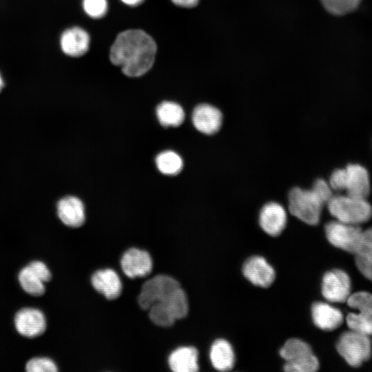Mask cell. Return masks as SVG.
<instances>
[{"mask_svg":"<svg viewBox=\"0 0 372 372\" xmlns=\"http://www.w3.org/2000/svg\"><path fill=\"white\" fill-rule=\"evenodd\" d=\"M154 40L141 30H127L119 33L110 48L112 63L131 77L145 74L152 66L156 52Z\"/></svg>","mask_w":372,"mask_h":372,"instance_id":"1","label":"cell"},{"mask_svg":"<svg viewBox=\"0 0 372 372\" xmlns=\"http://www.w3.org/2000/svg\"><path fill=\"white\" fill-rule=\"evenodd\" d=\"M330 214L336 220L359 225L372 216V207L366 200L348 194L333 195L327 203Z\"/></svg>","mask_w":372,"mask_h":372,"instance_id":"2","label":"cell"},{"mask_svg":"<svg viewBox=\"0 0 372 372\" xmlns=\"http://www.w3.org/2000/svg\"><path fill=\"white\" fill-rule=\"evenodd\" d=\"M288 201L291 214L310 225L319 223L325 204L311 189L293 188L289 192Z\"/></svg>","mask_w":372,"mask_h":372,"instance_id":"3","label":"cell"},{"mask_svg":"<svg viewBox=\"0 0 372 372\" xmlns=\"http://www.w3.org/2000/svg\"><path fill=\"white\" fill-rule=\"evenodd\" d=\"M285 360L284 370L287 372H314L319 368L318 358L311 347L298 338L288 340L280 350Z\"/></svg>","mask_w":372,"mask_h":372,"instance_id":"4","label":"cell"},{"mask_svg":"<svg viewBox=\"0 0 372 372\" xmlns=\"http://www.w3.org/2000/svg\"><path fill=\"white\" fill-rule=\"evenodd\" d=\"M337 350L351 366H360L371 354V342L369 335L351 330L339 338Z\"/></svg>","mask_w":372,"mask_h":372,"instance_id":"5","label":"cell"},{"mask_svg":"<svg viewBox=\"0 0 372 372\" xmlns=\"http://www.w3.org/2000/svg\"><path fill=\"white\" fill-rule=\"evenodd\" d=\"M324 229L329 242L347 252L355 254L364 245V231L359 225L335 220L327 223Z\"/></svg>","mask_w":372,"mask_h":372,"instance_id":"6","label":"cell"},{"mask_svg":"<svg viewBox=\"0 0 372 372\" xmlns=\"http://www.w3.org/2000/svg\"><path fill=\"white\" fill-rule=\"evenodd\" d=\"M347 302L351 308L359 311L347 315L346 320L349 329L372 335V294L366 291L356 292L351 294Z\"/></svg>","mask_w":372,"mask_h":372,"instance_id":"7","label":"cell"},{"mask_svg":"<svg viewBox=\"0 0 372 372\" xmlns=\"http://www.w3.org/2000/svg\"><path fill=\"white\" fill-rule=\"evenodd\" d=\"M180 287L174 278L164 274L156 275L145 281L141 289L138 302L141 309L148 310L154 303L169 296Z\"/></svg>","mask_w":372,"mask_h":372,"instance_id":"8","label":"cell"},{"mask_svg":"<svg viewBox=\"0 0 372 372\" xmlns=\"http://www.w3.org/2000/svg\"><path fill=\"white\" fill-rule=\"evenodd\" d=\"M322 293L329 302H346L351 295V280L347 273L340 269L327 272L322 279Z\"/></svg>","mask_w":372,"mask_h":372,"instance_id":"9","label":"cell"},{"mask_svg":"<svg viewBox=\"0 0 372 372\" xmlns=\"http://www.w3.org/2000/svg\"><path fill=\"white\" fill-rule=\"evenodd\" d=\"M121 265L123 273L130 278L145 277L153 267L149 254L138 248H130L123 255Z\"/></svg>","mask_w":372,"mask_h":372,"instance_id":"10","label":"cell"},{"mask_svg":"<svg viewBox=\"0 0 372 372\" xmlns=\"http://www.w3.org/2000/svg\"><path fill=\"white\" fill-rule=\"evenodd\" d=\"M17 331L21 335L34 338L41 335L46 328V320L41 311L35 308H23L14 317Z\"/></svg>","mask_w":372,"mask_h":372,"instance_id":"11","label":"cell"},{"mask_svg":"<svg viewBox=\"0 0 372 372\" xmlns=\"http://www.w3.org/2000/svg\"><path fill=\"white\" fill-rule=\"evenodd\" d=\"M287 222V211L280 203L269 202L261 208L259 224L267 234L272 236L280 235L285 229Z\"/></svg>","mask_w":372,"mask_h":372,"instance_id":"12","label":"cell"},{"mask_svg":"<svg viewBox=\"0 0 372 372\" xmlns=\"http://www.w3.org/2000/svg\"><path fill=\"white\" fill-rule=\"evenodd\" d=\"M223 114L219 109L209 104L203 103L197 105L192 113V123L200 132L212 135L221 127Z\"/></svg>","mask_w":372,"mask_h":372,"instance_id":"13","label":"cell"},{"mask_svg":"<svg viewBox=\"0 0 372 372\" xmlns=\"http://www.w3.org/2000/svg\"><path fill=\"white\" fill-rule=\"evenodd\" d=\"M242 272L253 285L261 287H269L275 279L274 269L262 256L248 258L243 265Z\"/></svg>","mask_w":372,"mask_h":372,"instance_id":"14","label":"cell"},{"mask_svg":"<svg viewBox=\"0 0 372 372\" xmlns=\"http://www.w3.org/2000/svg\"><path fill=\"white\" fill-rule=\"evenodd\" d=\"M346 183L344 192L351 196L366 198L371 185L369 172L360 164H349L345 168Z\"/></svg>","mask_w":372,"mask_h":372,"instance_id":"15","label":"cell"},{"mask_svg":"<svg viewBox=\"0 0 372 372\" xmlns=\"http://www.w3.org/2000/svg\"><path fill=\"white\" fill-rule=\"evenodd\" d=\"M94 289L109 300L117 298L122 291V282L117 273L112 269L95 271L91 277Z\"/></svg>","mask_w":372,"mask_h":372,"instance_id":"16","label":"cell"},{"mask_svg":"<svg viewBox=\"0 0 372 372\" xmlns=\"http://www.w3.org/2000/svg\"><path fill=\"white\" fill-rule=\"evenodd\" d=\"M89 44V34L79 27L65 30L60 38L62 51L70 56L76 57L83 55L88 50Z\"/></svg>","mask_w":372,"mask_h":372,"instance_id":"17","label":"cell"},{"mask_svg":"<svg viewBox=\"0 0 372 372\" xmlns=\"http://www.w3.org/2000/svg\"><path fill=\"white\" fill-rule=\"evenodd\" d=\"M57 214L61 222L68 227H79L85 222L84 205L75 196L61 198L57 204Z\"/></svg>","mask_w":372,"mask_h":372,"instance_id":"18","label":"cell"},{"mask_svg":"<svg viewBox=\"0 0 372 372\" xmlns=\"http://www.w3.org/2000/svg\"><path fill=\"white\" fill-rule=\"evenodd\" d=\"M311 314L316 326L324 331L334 330L343 322V315L340 310L325 302L314 303Z\"/></svg>","mask_w":372,"mask_h":372,"instance_id":"19","label":"cell"},{"mask_svg":"<svg viewBox=\"0 0 372 372\" xmlns=\"http://www.w3.org/2000/svg\"><path fill=\"white\" fill-rule=\"evenodd\" d=\"M198 353L193 347H181L169 356L168 364L174 372H196L198 370Z\"/></svg>","mask_w":372,"mask_h":372,"instance_id":"20","label":"cell"},{"mask_svg":"<svg viewBox=\"0 0 372 372\" xmlns=\"http://www.w3.org/2000/svg\"><path fill=\"white\" fill-rule=\"evenodd\" d=\"M210 360L216 369L221 371L231 370L235 362L232 347L225 340H216L211 347Z\"/></svg>","mask_w":372,"mask_h":372,"instance_id":"21","label":"cell"},{"mask_svg":"<svg viewBox=\"0 0 372 372\" xmlns=\"http://www.w3.org/2000/svg\"><path fill=\"white\" fill-rule=\"evenodd\" d=\"M156 115L160 123L164 127H177L185 119L183 107L172 101H163L156 107Z\"/></svg>","mask_w":372,"mask_h":372,"instance_id":"22","label":"cell"},{"mask_svg":"<svg viewBox=\"0 0 372 372\" xmlns=\"http://www.w3.org/2000/svg\"><path fill=\"white\" fill-rule=\"evenodd\" d=\"M156 164L158 170L165 175L178 174L183 166L181 157L170 150L158 154L156 158Z\"/></svg>","mask_w":372,"mask_h":372,"instance_id":"23","label":"cell"},{"mask_svg":"<svg viewBox=\"0 0 372 372\" xmlns=\"http://www.w3.org/2000/svg\"><path fill=\"white\" fill-rule=\"evenodd\" d=\"M18 279L21 287L27 293L33 296H40L45 293L44 282L28 265L19 271Z\"/></svg>","mask_w":372,"mask_h":372,"instance_id":"24","label":"cell"},{"mask_svg":"<svg viewBox=\"0 0 372 372\" xmlns=\"http://www.w3.org/2000/svg\"><path fill=\"white\" fill-rule=\"evenodd\" d=\"M320 1L329 12L342 15L355 10L361 0H320Z\"/></svg>","mask_w":372,"mask_h":372,"instance_id":"25","label":"cell"},{"mask_svg":"<svg viewBox=\"0 0 372 372\" xmlns=\"http://www.w3.org/2000/svg\"><path fill=\"white\" fill-rule=\"evenodd\" d=\"M355 256L359 271L365 278L372 281V249L364 245Z\"/></svg>","mask_w":372,"mask_h":372,"instance_id":"26","label":"cell"},{"mask_svg":"<svg viewBox=\"0 0 372 372\" xmlns=\"http://www.w3.org/2000/svg\"><path fill=\"white\" fill-rule=\"evenodd\" d=\"M25 370L28 372H56L58 369L50 358H34L27 362Z\"/></svg>","mask_w":372,"mask_h":372,"instance_id":"27","label":"cell"},{"mask_svg":"<svg viewBox=\"0 0 372 372\" xmlns=\"http://www.w3.org/2000/svg\"><path fill=\"white\" fill-rule=\"evenodd\" d=\"M83 7L87 14L97 19L105 14L107 3L106 0H83Z\"/></svg>","mask_w":372,"mask_h":372,"instance_id":"28","label":"cell"},{"mask_svg":"<svg viewBox=\"0 0 372 372\" xmlns=\"http://www.w3.org/2000/svg\"><path fill=\"white\" fill-rule=\"evenodd\" d=\"M311 189L326 205L333 195L329 183L322 178L316 180Z\"/></svg>","mask_w":372,"mask_h":372,"instance_id":"29","label":"cell"},{"mask_svg":"<svg viewBox=\"0 0 372 372\" xmlns=\"http://www.w3.org/2000/svg\"><path fill=\"white\" fill-rule=\"evenodd\" d=\"M328 183L333 191H344L346 183L345 169L340 168L335 169L331 173Z\"/></svg>","mask_w":372,"mask_h":372,"instance_id":"30","label":"cell"},{"mask_svg":"<svg viewBox=\"0 0 372 372\" xmlns=\"http://www.w3.org/2000/svg\"><path fill=\"white\" fill-rule=\"evenodd\" d=\"M28 267L43 282L50 280L51 272L43 262L32 261L28 265Z\"/></svg>","mask_w":372,"mask_h":372,"instance_id":"31","label":"cell"},{"mask_svg":"<svg viewBox=\"0 0 372 372\" xmlns=\"http://www.w3.org/2000/svg\"><path fill=\"white\" fill-rule=\"evenodd\" d=\"M172 1L179 6L192 8L198 4L199 0H172Z\"/></svg>","mask_w":372,"mask_h":372,"instance_id":"32","label":"cell"},{"mask_svg":"<svg viewBox=\"0 0 372 372\" xmlns=\"http://www.w3.org/2000/svg\"><path fill=\"white\" fill-rule=\"evenodd\" d=\"M364 245L372 249V227L363 231Z\"/></svg>","mask_w":372,"mask_h":372,"instance_id":"33","label":"cell"},{"mask_svg":"<svg viewBox=\"0 0 372 372\" xmlns=\"http://www.w3.org/2000/svg\"><path fill=\"white\" fill-rule=\"evenodd\" d=\"M124 3L131 6H135L140 3H141L144 0H121Z\"/></svg>","mask_w":372,"mask_h":372,"instance_id":"34","label":"cell"},{"mask_svg":"<svg viewBox=\"0 0 372 372\" xmlns=\"http://www.w3.org/2000/svg\"><path fill=\"white\" fill-rule=\"evenodd\" d=\"M3 86H4L3 79L2 76H1V74L0 73V92L1 91Z\"/></svg>","mask_w":372,"mask_h":372,"instance_id":"35","label":"cell"}]
</instances>
